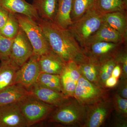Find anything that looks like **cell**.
<instances>
[{
	"label": "cell",
	"mask_w": 127,
	"mask_h": 127,
	"mask_svg": "<svg viewBox=\"0 0 127 127\" xmlns=\"http://www.w3.org/2000/svg\"><path fill=\"white\" fill-rule=\"evenodd\" d=\"M50 46V49L65 62L77 61L84 55L82 49L68 29L54 22L39 19L37 21Z\"/></svg>",
	"instance_id": "obj_1"
},
{
	"label": "cell",
	"mask_w": 127,
	"mask_h": 127,
	"mask_svg": "<svg viewBox=\"0 0 127 127\" xmlns=\"http://www.w3.org/2000/svg\"><path fill=\"white\" fill-rule=\"evenodd\" d=\"M86 106L74 97L60 106L55 108L48 116L49 122L68 127H82L86 116Z\"/></svg>",
	"instance_id": "obj_2"
},
{
	"label": "cell",
	"mask_w": 127,
	"mask_h": 127,
	"mask_svg": "<svg viewBox=\"0 0 127 127\" xmlns=\"http://www.w3.org/2000/svg\"><path fill=\"white\" fill-rule=\"evenodd\" d=\"M103 22L102 14L94 7L67 29L83 51L88 39L99 29Z\"/></svg>",
	"instance_id": "obj_3"
},
{
	"label": "cell",
	"mask_w": 127,
	"mask_h": 127,
	"mask_svg": "<svg viewBox=\"0 0 127 127\" xmlns=\"http://www.w3.org/2000/svg\"><path fill=\"white\" fill-rule=\"evenodd\" d=\"M28 127L48 118L55 108L31 94L26 95L17 102Z\"/></svg>",
	"instance_id": "obj_4"
},
{
	"label": "cell",
	"mask_w": 127,
	"mask_h": 127,
	"mask_svg": "<svg viewBox=\"0 0 127 127\" xmlns=\"http://www.w3.org/2000/svg\"><path fill=\"white\" fill-rule=\"evenodd\" d=\"M20 27L25 32L33 48V54L40 56L51 49L45 36L36 21L27 16L15 14Z\"/></svg>",
	"instance_id": "obj_5"
},
{
	"label": "cell",
	"mask_w": 127,
	"mask_h": 127,
	"mask_svg": "<svg viewBox=\"0 0 127 127\" xmlns=\"http://www.w3.org/2000/svg\"><path fill=\"white\" fill-rule=\"evenodd\" d=\"M107 89L94 84L82 75L78 82L73 97L84 106L91 105L109 97Z\"/></svg>",
	"instance_id": "obj_6"
},
{
	"label": "cell",
	"mask_w": 127,
	"mask_h": 127,
	"mask_svg": "<svg viewBox=\"0 0 127 127\" xmlns=\"http://www.w3.org/2000/svg\"><path fill=\"white\" fill-rule=\"evenodd\" d=\"M86 106L83 127H99L104 123L114 110L112 98Z\"/></svg>",
	"instance_id": "obj_7"
},
{
	"label": "cell",
	"mask_w": 127,
	"mask_h": 127,
	"mask_svg": "<svg viewBox=\"0 0 127 127\" xmlns=\"http://www.w3.org/2000/svg\"><path fill=\"white\" fill-rule=\"evenodd\" d=\"M33 54L31 44L25 32L20 27L18 34L13 39L10 58L21 67Z\"/></svg>",
	"instance_id": "obj_8"
},
{
	"label": "cell",
	"mask_w": 127,
	"mask_h": 127,
	"mask_svg": "<svg viewBox=\"0 0 127 127\" xmlns=\"http://www.w3.org/2000/svg\"><path fill=\"white\" fill-rule=\"evenodd\" d=\"M39 56L33 54L18 70L15 83H19L28 89L36 83L40 73Z\"/></svg>",
	"instance_id": "obj_9"
},
{
	"label": "cell",
	"mask_w": 127,
	"mask_h": 127,
	"mask_svg": "<svg viewBox=\"0 0 127 127\" xmlns=\"http://www.w3.org/2000/svg\"><path fill=\"white\" fill-rule=\"evenodd\" d=\"M124 44H125L98 42L87 46L83 51L86 55L93 58L100 62L105 59L115 57Z\"/></svg>",
	"instance_id": "obj_10"
},
{
	"label": "cell",
	"mask_w": 127,
	"mask_h": 127,
	"mask_svg": "<svg viewBox=\"0 0 127 127\" xmlns=\"http://www.w3.org/2000/svg\"><path fill=\"white\" fill-rule=\"evenodd\" d=\"M28 127L17 102L0 106V127Z\"/></svg>",
	"instance_id": "obj_11"
},
{
	"label": "cell",
	"mask_w": 127,
	"mask_h": 127,
	"mask_svg": "<svg viewBox=\"0 0 127 127\" xmlns=\"http://www.w3.org/2000/svg\"><path fill=\"white\" fill-rule=\"evenodd\" d=\"M81 76L75 62L66 63L65 65L60 74L62 93L69 97H73L75 89Z\"/></svg>",
	"instance_id": "obj_12"
},
{
	"label": "cell",
	"mask_w": 127,
	"mask_h": 127,
	"mask_svg": "<svg viewBox=\"0 0 127 127\" xmlns=\"http://www.w3.org/2000/svg\"><path fill=\"white\" fill-rule=\"evenodd\" d=\"M27 90L30 94L55 108L61 106L70 98L67 96L63 93L41 86L36 83Z\"/></svg>",
	"instance_id": "obj_13"
},
{
	"label": "cell",
	"mask_w": 127,
	"mask_h": 127,
	"mask_svg": "<svg viewBox=\"0 0 127 127\" xmlns=\"http://www.w3.org/2000/svg\"><path fill=\"white\" fill-rule=\"evenodd\" d=\"M39 63L41 73L60 75L66 63L50 50L39 57Z\"/></svg>",
	"instance_id": "obj_14"
},
{
	"label": "cell",
	"mask_w": 127,
	"mask_h": 127,
	"mask_svg": "<svg viewBox=\"0 0 127 127\" xmlns=\"http://www.w3.org/2000/svg\"><path fill=\"white\" fill-rule=\"evenodd\" d=\"M101 41L126 44L127 41L118 32L103 22L99 29L88 39L84 48L91 44Z\"/></svg>",
	"instance_id": "obj_15"
},
{
	"label": "cell",
	"mask_w": 127,
	"mask_h": 127,
	"mask_svg": "<svg viewBox=\"0 0 127 127\" xmlns=\"http://www.w3.org/2000/svg\"><path fill=\"white\" fill-rule=\"evenodd\" d=\"M76 63L82 76L91 82L100 86L98 82L100 64L97 60L84 54Z\"/></svg>",
	"instance_id": "obj_16"
},
{
	"label": "cell",
	"mask_w": 127,
	"mask_h": 127,
	"mask_svg": "<svg viewBox=\"0 0 127 127\" xmlns=\"http://www.w3.org/2000/svg\"><path fill=\"white\" fill-rule=\"evenodd\" d=\"M0 5L9 12L27 16L36 21L40 18L33 5L26 0H0Z\"/></svg>",
	"instance_id": "obj_17"
},
{
	"label": "cell",
	"mask_w": 127,
	"mask_h": 127,
	"mask_svg": "<svg viewBox=\"0 0 127 127\" xmlns=\"http://www.w3.org/2000/svg\"><path fill=\"white\" fill-rule=\"evenodd\" d=\"M20 67L10 58L1 61L0 65V91L15 84Z\"/></svg>",
	"instance_id": "obj_18"
},
{
	"label": "cell",
	"mask_w": 127,
	"mask_h": 127,
	"mask_svg": "<svg viewBox=\"0 0 127 127\" xmlns=\"http://www.w3.org/2000/svg\"><path fill=\"white\" fill-rule=\"evenodd\" d=\"M102 20L103 23L118 32L127 41V11L114 12L103 14Z\"/></svg>",
	"instance_id": "obj_19"
},
{
	"label": "cell",
	"mask_w": 127,
	"mask_h": 127,
	"mask_svg": "<svg viewBox=\"0 0 127 127\" xmlns=\"http://www.w3.org/2000/svg\"><path fill=\"white\" fill-rule=\"evenodd\" d=\"M32 5L41 19L54 22L58 8V0H33Z\"/></svg>",
	"instance_id": "obj_20"
},
{
	"label": "cell",
	"mask_w": 127,
	"mask_h": 127,
	"mask_svg": "<svg viewBox=\"0 0 127 127\" xmlns=\"http://www.w3.org/2000/svg\"><path fill=\"white\" fill-rule=\"evenodd\" d=\"M30 94L21 84L15 83L0 91V106L17 102Z\"/></svg>",
	"instance_id": "obj_21"
},
{
	"label": "cell",
	"mask_w": 127,
	"mask_h": 127,
	"mask_svg": "<svg viewBox=\"0 0 127 127\" xmlns=\"http://www.w3.org/2000/svg\"><path fill=\"white\" fill-rule=\"evenodd\" d=\"M72 0H58V8L54 23L67 29L73 23L71 18Z\"/></svg>",
	"instance_id": "obj_22"
},
{
	"label": "cell",
	"mask_w": 127,
	"mask_h": 127,
	"mask_svg": "<svg viewBox=\"0 0 127 127\" xmlns=\"http://www.w3.org/2000/svg\"><path fill=\"white\" fill-rule=\"evenodd\" d=\"M94 8L102 15L127 11V0H96Z\"/></svg>",
	"instance_id": "obj_23"
},
{
	"label": "cell",
	"mask_w": 127,
	"mask_h": 127,
	"mask_svg": "<svg viewBox=\"0 0 127 127\" xmlns=\"http://www.w3.org/2000/svg\"><path fill=\"white\" fill-rule=\"evenodd\" d=\"M96 0H72L71 18L73 23L94 8Z\"/></svg>",
	"instance_id": "obj_24"
},
{
	"label": "cell",
	"mask_w": 127,
	"mask_h": 127,
	"mask_svg": "<svg viewBox=\"0 0 127 127\" xmlns=\"http://www.w3.org/2000/svg\"><path fill=\"white\" fill-rule=\"evenodd\" d=\"M36 83L43 87L62 93L60 75L40 73Z\"/></svg>",
	"instance_id": "obj_25"
},
{
	"label": "cell",
	"mask_w": 127,
	"mask_h": 127,
	"mask_svg": "<svg viewBox=\"0 0 127 127\" xmlns=\"http://www.w3.org/2000/svg\"><path fill=\"white\" fill-rule=\"evenodd\" d=\"M99 64L98 84L100 86L105 88V81L111 76L112 71L117 63L115 57H113L103 60L99 62Z\"/></svg>",
	"instance_id": "obj_26"
},
{
	"label": "cell",
	"mask_w": 127,
	"mask_h": 127,
	"mask_svg": "<svg viewBox=\"0 0 127 127\" xmlns=\"http://www.w3.org/2000/svg\"><path fill=\"white\" fill-rule=\"evenodd\" d=\"M20 26L14 13L9 12L6 22L0 30V33L8 39H13L18 34Z\"/></svg>",
	"instance_id": "obj_27"
},
{
	"label": "cell",
	"mask_w": 127,
	"mask_h": 127,
	"mask_svg": "<svg viewBox=\"0 0 127 127\" xmlns=\"http://www.w3.org/2000/svg\"><path fill=\"white\" fill-rule=\"evenodd\" d=\"M111 98L113 103L114 109L116 110L117 115L127 118V99L122 97L116 93Z\"/></svg>",
	"instance_id": "obj_28"
},
{
	"label": "cell",
	"mask_w": 127,
	"mask_h": 127,
	"mask_svg": "<svg viewBox=\"0 0 127 127\" xmlns=\"http://www.w3.org/2000/svg\"><path fill=\"white\" fill-rule=\"evenodd\" d=\"M13 39H8L0 33V59L1 61L9 59Z\"/></svg>",
	"instance_id": "obj_29"
},
{
	"label": "cell",
	"mask_w": 127,
	"mask_h": 127,
	"mask_svg": "<svg viewBox=\"0 0 127 127\" xmlns=\"http://www.w3.org/2000/svg\"><path fill=\"white\" fill-rule=\"evenodd\" d=\"M115 58L122 68L120 78H127V52L126 46H124L120 49Z\"/></svg>",
	"instance_id": "obj_30"
},
{
	"label": "cell",
	"mask_w": 127,
	"mask_h": 127,
	"mask_svg": "<svg viewBox=\"0 0 127 127\" xmlns=\"http://www.w3.org/2000/svg\"><path fill=\"white\" fill-rule=\"evenodd\" d=\"M127 78H121L119 81L116 93L123 98L127 99Z\"/></svg>",
	"instance_id": "obj_31"
},
{
	"label": "cell",
	"mask_w": 127,
	"mask_h": 127,
	"mask_svg": "<svg viewBox=\"0 0 127 127\" xmlns=\"http://www.w3.org/2000/svg\"><path fill=\"white\" fill-rule=\"evenodd\" d=\"M9 12L0 5V30L6 22L8 16Z\"/></svg>",
	"instance_id": "obj_32"
},
{
	"label": "cell",
	"mask_w": 127,
	"mask_h": 127,
	"mask_svg": "<svg viewBox=\"0 0 127 127\" xmlns=\"http://www.w3.org/2000/svg\"><path fill=\"white\" fill-rule=\"evenodd\" d=\"M119 79L111 76L105 81L104 88H112L116 87L119 81Z\"/></svg>",
	"instance_id": "obj_33"
},
{
	"label": "cell",
	"mask_w": 127,
	"mask_h": 127,
	"mask_svg": "<svg viewBox=\"0 0 127 127\" xmlns=\"http://www.w3.org/2000/svg\"><path fill=\"white\" fill-rule=\"evenodd\" d=\"M114 122V126L116 127H127V118H124L119 116Z\"/></svg>",
	"instance_id": "obj_34"
},
{
	"label": "cell",
	"mask_w": 127,
	"mask_h": 127,
	"mask_svg": "<svg viewBox=\"0 0 127 127\" xmlns=\"http://www.w3.org/2000/svg\"><path fill=\"white\" fill-rule=\"evenodd\" d=\"M122 74V68L119 64H117L114 68L112 71L111 76L119 79Z\"/></svg>",
	"instance_id": "obj_35"
}]
</instances>
